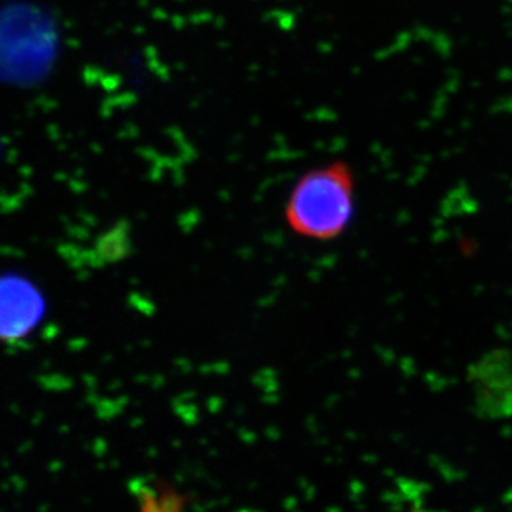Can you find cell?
<instances>
[{"label":"cell","instance_id":"6da1fadb","mask_svg":"<svg viewBox=\"0 0 512 512\" xmlns=\"http://www.w3.org/2000/svg\"><path fill=\"white\" fill-rule=\"evenodd\" d=\"M355 208V174L345 161L315 168L299 178L285 217L301 237L330 241L348 229Z\"/></svg>","mask_w":512,"mask_h":512},{"label":"cell","instance_id":"7a4b0ae2","mask_svg":"<svg viewBox=\"0 0 512 512\" xmlns=\"http://www.w3.org/2000/svg\"><path fill=\"white\" fill-rule=\"evenodd\" d=\"M478 413L485 419L512 416V353L494 350L468 370Z\"/></svg>","mask_w":512,"mask_h":512},{"label":"cell","instance_id":"3957f363","mask_svg":"<svg viewBox=\"0 0 512 512\" xmlns=\"http://www.w3.org/2000/svg\"><path fill=\"white\" fill-rule=\"evenodd\" d=\"M45 299L28 279L0 276V342H18L39 325Z\"/></svg>","mask_w":512,"mask_h":512}]
</instances>
